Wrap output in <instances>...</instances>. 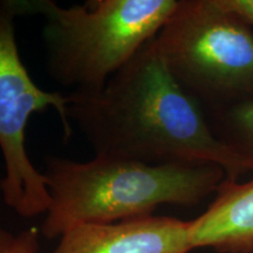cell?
<instances>
[{"label":"cell","mask_w":253,"mask_h":253,"mask_svg":"<svg viewBox=\"0 0 253 253\" xmlns=\"http://www.w3.org/2000/svg\"><path fill=\"white\" fill-rule=\"evenodd\" d=\"M178 0H17L20 15L43 18L49 77L72 93L101 90L109 79L155 39Z\"/></svg>","instance_id":"cell-3"},{"label":"cell","mask_w":253,"mask_h":253,"mask_svg":"<svg viewBox=\"0 0 253 253\" xmlns=\"http://www.w3.org/2000/svg\"><path fill=\"white\" fill-rule=\"evenodd\" d=\"M221 2L253 28V0H221Z\"/></svg>","instance_id":"cell-10"},{"label":"cell","mask_w":253,"mask_h":253,"mask_svg":"<svg viewBox=\"0 0 253 253\" xmlns=\"http://www.w3.org/2000/svg\"><path fill=\"white\" fill-rule=\"evenodd\" d=\"M17 0H0V150L5 172L0 181L2 199L25 218L46 213L50 196L42 171L32 162L26 147V129L38 113L54 109L65 138L72 136L67 95L38 86L19 53L15 38Z\"/></svg>","instance_id":"cell-5"},{"label":"cell","mask_w":253,"mask_h":253,"mask_svg":"<svg viewBox=\"0 0 253 253\" xmlns=\"http://www.w3.org/2000/svg\"><path fill=\"white\" fill-rule=\"evenodd\" d=\"M207 118L216 137L253 178V101L212 113Z\"/></svg>","instance_id":"cell-8"},{"label":"cell","mask_w":253,"mask_h":253,"mask_svg":"<svg viewBox=\"0 0 253 253\" xmlns=\"http://www.w3.org/2000/svg\"><path fill=\"white\" fill-rule=\"evenodd\" d=\"M190 221L148 216L110 224H80L60 236L53 253H189Z\"/></svg>","instance_id":"cell-6"},{"label":"cell","mask_w":253,"mask_h":253,"mask_svg":"<svg viewBox=\"0 0 253 253\" xmlns=\"http://www.w3.org/2000/svg\"><path fill=\"white\" fill-rule=\"evenodd\" d=\"M67 99L68 121L90 145L94 157L145 164L213 163L232 181L246 173L213 134L202 107L170 73L156 38L102 89L71 91Z\"/></svg>","instance_id":"cell-1"},{"label":"cell","mask_w":253,"mask_h":253,"mask_svg":"<svg viewBox=\"0 0 253 253\" xmlns=\"http://www.w3.org/2000/svg\"><path fill=\"white\" fill-rule=\"evenodd\" d=\"M156 43L207 116L253 101V28L221 0H178Z\"/></svg>","instance_id":"cell-4"},{"label":"cell","mask_w":253,"mask_h":253,"mask_svg":"<svg viewBox=\"0 0 253 253\" xmlns=\"http://www.w3.org/2000/svg\"><path fill=\"white\" fill-rule=\"evenodd\" d=\"M189 239L194 250L253 253V178L224 179L205 212L190 220Z\"/></svg>","instance_id":"cell-7"},{"label":"cell","mask_w":253,"mask_h":253,"mask_svg":"<svg viewBox=\"0 0 253 253\" xmlns=\"http://www.w3.org/2000/svg\"><path fill=\"white\" fill-rule=\"evenodd\" d=\"M50 204L41 225L46 238L60 237L80 224H110L153 216L163 204L192 207L216 194L226 178L213 163L145 164L94 157L77 162L45 160Z\"/></svg>","instance_id":"cell-2"},{"label":"cell","mask_w":253,"mask_h":253,"mask_svg":"<svg viewBox=\"0 0 253 253\" xmlns=\"http://www.w3.org/2000/svg\"><path fill=\"white\" fill-rule=\"evenodd\" d=\"M39 231L26 229L14 235L0 226V253H39Z\"/></svg>","instance_id":"cell-9"}]
</instances>
